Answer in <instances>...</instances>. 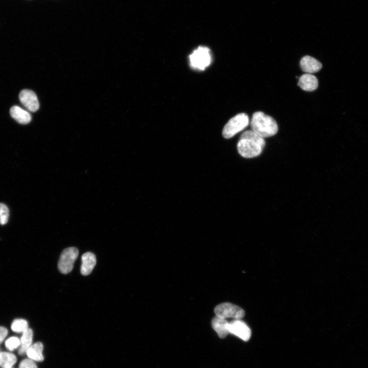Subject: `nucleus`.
<instances>
[{"label":"nucleus","instance_id":"f257e3e1","mask_svg":"<svg viewBox=\"0 0 368 368\" xmlns=\"http://www.w3.org/2000/svg\"><path fill=\"white\" fill-rule=\"evenodd\" d=\"M266 144L264 138L252 130H248L240 136L237 146V151L244 158H253L262 154Z\"/></svg>","mask_w":368,"mask_h":368},{"label":"nucleus","instance_id":"f03ea898","mask_svg":"<svg viewBox=\"0 0 368 368\" xmlns=\"http://www.w3.org/2000/svg\"><path fill=\"white\" fill-rule=\"evenodd\" d=\"M250 126L253 132L264 139L273 137L278 132L276 120L262 111H257L253 115Z\"/></svg>","mask_w":368,"mask_h":368},{"label":"nucleus","instance_id":"7ed1b4c3","mask_svg":"<svg viewBox=\"0 0 368 368\" xmlns=\"http://www.w3.org/2000/svg\"><path fill=\"white\" fill-rule=\"evenodd\" d=\"M250 124L248 115L240 113L232 118L225 125L222 136L225 139H230L236 134L247 128Z\"/></svg>","mask_w":368,"mask_h":368},{"label":"nucleus","instance_id":"20e7f679","mask_svg":"<svg viewBox=\"0 0 368 368\" xmlns=\"http://www.w3.org/2000/svg\"><path fill=\"white\" fill-rule=\"evenodd\" d=\"M190 65L194 69L204 70L211 62L210 49L206 47H199L189 56Z\"/></svg>","mask_w":368,"mask_h":368},{"label":"nucleus","instance_id":"39448f33","mask_svg":"<svg viewBox=\"0 0 368 368\" xmlns=\"http://www.w3.org/2000/svg\"><path fill=\"white\" fill-rule=\"evenodd\" d=\"M214 313L216 317L224 319L232 318L234 320H239L245 316L243 309L230 303L219 304L215 308Z\"/></svg>","mask_w":368,"mask_h":368},{"label":"nucleus","instance_id":"423d86ee","mask_svg":"<svg viewBox=\"0 0 368 368\" xmlns=\"http://www.w3.org/2000/svg\"><path fill=\"white\" fill-rule=\"evenodd\" d=\"M78 253V249L74 247L69 248L63 251L58 264V268L62 274H67L72 271Z\"/></svg>","mask_w":368,"mask_h":368},{"label":"nucleus","instance_id":"0eeeda50","mask_svg":"<svg viewBox=\"0 0 368 368\" xmlns=\"http://www.w3.org/2000/svg\"><path fill=\"white\" fill-rule=\"evenodd\" d=\"M229 333L233 334L244 341H249L252 332L249 327L240 319L234 320L228 324Z\"/></svg>","mask_w":368,"mask_h":368},{"label":"nucleus","instance_id":"6e6552de","mask_svg":"<svg viewBox=\"0 0 368 368\" xmlns=\"http://www.w3.org/2000/svg\"><path fill=\"white\" fill-rule=\"evenodd\" d=\"M19 98L22 104L30 111H37L40 104L36 93L32 90H23L19 95Z\"/></svg>","mask_w":368,"mask_h":368},{"label":"nucleus","instance_id":"1a4fd4ad","mask_svg":"<svg viewBox=\"0 0 368 368\" xmlns=\"http://www.w3.org/2000/svg\"><path fill=\"white\" fill-rule=\"evenodd\" d=\"M300 65L301 70L308 74L319 72L322 68V64L310 56H305L300 61Z\"/></svg>","mask_w":368,"mask_h":368},{"label":"nucleus","instance_id":"9d476101","mask_svg":"<svg viewBox=\"0 0 368 368\" xmlns=\"http://www.w3.org/2000/svg\"><path fill=\"white\" fill-rule=\"evenodd\" d=\"M298 85L305 91L312 92L318 88L319 81L315 76L307 73L303 74L299 78Z\"/></svg>","mask_w":368,"mask_h":368},{"label":"nucleus","instance_id":"9b49d317","mask_svg":"<svg viewBox=\"0 0 368 368\" xmlns=\"http://www.w3.org/2000/svg\"><path fill=\"white\" fill-rule=\"evenodd\" d=\"M81 260V274L83 276H88L92 273L96 266V257L92 253L87 252L82 256Z\"/></svg>","mask_w":368,"mask_h":368},{"label":"nucleus","instance_id":"f8f14e48","mask_svg":"<svg viewBox=\"0 0 368 368\" xmlns=\"http://www.w3.org/2000/svg\"><path fill=\"white\" fill-rule=\"evenodd\" d=\"M11 116L19 124L27 125L32 121L31 114L18 106H13L10 110Z\"/></svg>","mask_w":368,"mask_h":368},{"label":"nucleus","instance_id":"ddd939ff","mask_svg":"<svg viewBox=\"0 0 368 368\" xmlns=\"http://www.w3.org/2000/svg\"><path fill=\"white\" fill-rule=\"evenodd\" d=\"M228 324L226 319L216 316L213 319L212 327L220 338H224L229 333Z\"/></svg>","mask_w":368,"mask_h":368},{"label":"nucleus","instance_id":"4468645a","mask_svg":"<svg viewBox=\"0 0 368 368\" xmlns=\"http://www.w3.org/2000/svg\"><path fill=\"white\" fill-rule=\"evenodd\" d=\"M33 335V331L31 328L23 333L21 338V345L18 350L19 355H23L27 353V350L32 345Z\"/></svg>","mask_w":368,"mask_h":368},{"label":"nucleus","instance_id":"2eb2a0df","mask_svg":"<svg viewBox=\"0 0 368 368\" xmlns=\"http://www.w3.org/2000/svg\"><path fill=\"white\" fill-rule=\"evenodd\" d=\"M43 345L41 342L32 345L27 351L29 358L35 361H43L44 359L43 355Z\"/></svg>","mask_w":368,"mask_h":368},{"label":"nucleus","instance_id":"dca6fc26","mask_svg":"<svg viewBox=\"0 0 368 368\" xmlns=\"http://www.w3.org/2000/svg\"><path fill=\"white\" fill-rule=\"evenodd\" d=\"M15 355L10 352H0V367L11 368L17 362Z\"/></svg>","mask_w":368,"mask_h":368},{"label":"nucleus","instance_id":"f3484780","mask_svg":"<svg viewBox=\"0 0 368 368\" xmlns=\"http://www.w3.org/2000/svg\"><path fill=\"white\" fill-rule=\"evenodd\" d=\"M13 331L17 333H24L29 328L28 322L24 319L15 320L11 326Z\"/></svg>","mask_w":368,"mask_h":368},{"label":"nucleus","instance_id":"a211bd4d","mask_svg":"<svg viewBox=\"0 0 368 368\" xmlns=\"http://www.w3.org/2000/svg\"><path fill=\"white\" fill-rule=\"evenodd\" d=\"M10 217V210L8 207L3 203H0V225H5L8 221Z\"/></svg>","mask_w":368,"mask_h":368},{"label":"nucleus","instance_id":"6ab92c4d","mask_svg":"<svg viewBox=\"0 0 368 368\" xmlns=\"http://www.w3.org/2000/svg\"><path fill=\"white\" fill-rule=\"evenodd\" d=\"M21 341L17 337H11L6 342V346L8 350L13 351L20 347Z\"/></svg>","mask_w":368,"mask_h":368},{"label":"nucleus","instance_id":"aec40b11","mask_svg":"<svg viewBox=\"0 0 368 368\" xmlns=\"http://www.w3.org/2000/svg\"><path fill=\"white\" fill-rule=\"evenodd\" d=\"M19 368H38L34 360L31 359L23 360L20 363Z\"/></svg>","mask_w":368,"mask_h":368},{"label":"nucleus","instance_id":"412c9836","mask_svg":"<svg viewBox=\"0 0 368 368\" xmlns=\"http://www.w3.org/2000/svg\"><path fill=\"white\" fill-rule=\"evenodd\" d=\"M8 330L2 326H0V344H2L8 335Z\"/></svg>","mask_w":368,"mask_h":368}]
</instances>
